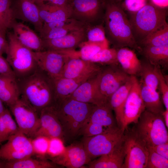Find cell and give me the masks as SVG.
Masks as SVG:
<instances>
[{"label": "cell", "mask_w": 168, "mask_h": 168, "mask_svg": "<svg viewBox=\"0 0 168 168\" xmlns=\"http://www.w3.org/2000/svg\"><path fill=\"white\" fill-rule=\"evenodd\" d=\"M150 0H124L119 3L123 9L128 12H136L145 6Z\"/></svg>", "instance_id": "44"}, {"label": "cell", "mask_w": 168, "mask_h": 168, "mask_svg": "<svg viewBox=\"0 0 168 168\" xmlns=\"http://www.w3.org/2000/svg\"><path fill=\"white\" fill-rule=\"evenodd\" d=\"M87 27L71 32L60 38L42 40L43 49L58 51L74 50L86 41Z\"/></svg>", "instance_id": "19"}, {"label": "cell", "mask_w": 168, "mask_h": 168, "mask_svg": "<svg viewBox=\"0 0 168 168\" xmlns=\"http://www.w3.org/2000/svg\"><path fill=\"white\" fill-rule=\"evenodd\" d=\"M163 119L166 125V126L168 129V110L165 109V111L162 114Z\"/></svg>", "instance_id": "51"}, {"label": "cell", "mask_w": 168, "mask_h": 168, "mask_svg": "<svg viewBox=\"0 0 168 168\" xmlns=\"http://www.w3.org/2000/svg\"><path fill=\"white\" fill-rule=\"evenodd\" d=\"M64 21H56L43 23L42 26L39 32L41 38L49 31L55 28L62 27L66 25L70 20Z\"/></svg>", "instance_id": "45"}, {"label": "cell", "mask_w": 168, "mask_h": 168, "mask_svg": "<svg viewBox=\"0 0 168 168\" xmlns=\"http://www.w3.org/2000/svg\"><path fill=\"white\" fill-rule=\"evenodd\" d=\"M138 51L151 63L159 67L167 68L168 65V44L140 48Z\"/></svg>", "instance_id": "29"}, {"label": "cell", "mask_w": 168, "mask_h": 168, "mask_svg": "<svg viewBox=\"0 0 168 168\" xmlns=\"http://www.w3.org/2000/svg\"><path fill=\"white\" fill-rule=\"evenodd\" d=\"M6 109L3 105L2 101L0 99V115L4 112Z\"/></svg>", "instance_id": "52"}, {"label": "cell", "mask_w": 168, "mask_h": 168, "mask_svg": "<svg viewBox=\"0 0 168 168\" xmlns=\"http://www.w3.org/2000/svg\"><path fill=\"white\" fill-rule=\"evenodd\" d=\"M145 110L141 94V84L137 77L133 76L132 87L125 104L121 129L124 132L130 124H136Z\"/></svg>", "instance_id": "15"}, {"label": "cell", "mask_w": 168, "mask_h": 168, "mask_svg": "<svg viewBox=\"0 0 168 168\" xmlns=\"http://www.w3.org/2000/svg\"><path fill=\"white\" fill-rule=\"evenodd\" d=\"M53 104L62 126L64 139L69 140L79 136L95 105L69 97Z\"/></svg>", "instance_id": "3"}, {"label": "cell", "mask_w": 168, "mask_h": 168, "mask_svg": "<svg viewBox=\"0 0 168 168\" xmlns=\"http://www.w3.org/2000/svg\"><path fill=\"white\" fill-rule=\"evenodd\" d=\"M149 147L158 154L168 159V142Z\"/></svg>", "instance_id": "47"}, {"label": "cell", "mask_w": 168, "mask_h": 168, "mask_svg": "<svg viewBox=\"0 0 168 168\" xmlns=\"http://www.w3.org/2000/svg\"><path fill=\"white\" fill-rule=\"evenodd\" d=\"M40 17L43 23L56 21H66L71 18V12L68 4L59 6L49 2L37 5Z\"/></svg>", "instance_id": "23"}, {"label": "cell", "mask_w": 168, "mask_h": 168, "mask_svg": "<svg viewBox=\"0 0 168 168\" xmlns=\"http://www.w3.org/2000/svg\"><path fill=\"white\" fill-rule=\"evenodd\" d=\"M154 5L162 8H168V0H150Z\"/></svg>", "instance_id": "49"}, {"label": "cell", "mask_w": 168, "mask_h": 168, "mask_svg": "<svg viewBox=\"0 0 168 168\" xmlns=\"http://www.w3.org/2000/svg\"><path fill=\"white\" fill-rule=\"evenodd\" d=\"M103 23L106 38L113 48L126 47L138 51L128 17L119 3L106 1Z\"/></svg>", "instance_id": "1"}, {"label": "cell", "mask_w": 168, "mask_h": 168, "mask_svg": "<svg viewBox=\"0 0 168 168\" xmlns=\"http://www.w3.org/2000/svg\"><path fill=\"white\" fill-rule=\"evenodd\" d=\"M90 61L98 65L106 66L119 65L117 49L114 48H108L103 49L95 54Z\"/></svg>", "instance_id": "38"}, {"label": "cell", "mask_w": 168, "mask_h": 168, "mask_svg": "<svg viewBox=\"0 0 168 168\" xmlns=\"http://www.w3.org/2000/svg\"><path fill=\"white\" fill-rule=\"evenodd\" d=\"M156 71L159 82V87L162 96V100L166 110H168V84L162 73L161 68L156 66Z\"/></svg>", "instance_id": "43"}, {"label": "cell", "mask_w": 168, "mask_h": 168, "mask_svg": "<svg viewBox=\"0 0 168 168\" xmlns=\"http://www.w3.org/2000/svg\"><path fill=\"white\" fill-rule=\"evenodd\" d=\"M107 40L102 42L90 43L86 41L79 46L78 51L74 50L67 51L66 53L69 56L77 57L86 61H90L92 58L100 51L109 48Z\"/></svg>", "instance_id": "31"}, {"label": "cell", "mask_w": 168, "mask_h": 168, "mask_svg": "<svg viewBox=\"0 0 168 168\" xmlns=\"http://www.w3.org/2000/svg\"><path fill=\"white\" fill-rule=\"evenodd\" d=\"M0 148V158L6 161H14L34 155L30 138L20 130Z\"/></svg>", "instance_id": "13"}, {"label": "cell", "mask_w": 168, "mask_h": 168, "mask_svg": "<svg viewBox=\"0 0 168 168\" xmlns=\"http://www.w3.org/2000/svg\"><path fill=\"white\" fill-rule=\"evenodd\" d=\"M40 127L34 137L43 136L49 138L58 137L64 141L62 126L53 104L42 109L39 112Z\"/></svg>", "instance_id": "16"}, {"label": "cell", "mask_w": 168, "mask_h": 168, "mask_svg": "<svg viewBox=\"0 0 168 168\" xmlns=\"http://www.w3.org/2000/svg\"><path fill=\"white\" fill-rule=\"evenodd\" d=\"M0 74L16 77L13 71L6 59L1 55H0Z\"/></svg>", "instance_id": "46"}, {"label": "cell", "mask_w": 168, "mask_h": 168, "mask_svg": "<svg viewBox=\"0 0 168 168\" xmlns=\"http://www.w3.org/2000/svg\"><path fill=\"white\" fill-rule=\"evenodd\" d=\"M168 44V24L159 28L148 36L138 45L139 48L145 46L163 45Z\"/></svg>", "instance_id": "35"}, {"label": "cell", "mask_w": 168, "mask_h": 168, "mask_svg": "<svg viewBox=\"0 0 168 168\" xmlns=\"http://www.w3.org/2000/svg\"><path fill=\"white\" fill-rule=\"evenodd\" d=\"M70 0H45L53 4L59 6H66L68 4Z\"/></svg>", "instance_id": "50"}, {"label": "cell", "mask_w": 168, "mask_h": 168, "mask_svg": "<svg viewBox=\"0 0 168 168\" xmlns=\"http://www.w3.org/2000/svg\"><path fill=\"white\" fill-rule=\"evenodd\" d=\"M105 0H70L71 18L86 26L103 22Z\"/></svg>", "instance_id": "10"}, {"label": "cell", "mask_w": 168, "mask_h": 168, "mask_svg": "<svg viewBox=\"0 0 168 168\" xmlns=\"http://www.w3.org/2000/svg\"><path fill=\"white\" fill-rule=\"evenodd\" d=\"M19 131L18 126L11 113L6 109L0 115V144Z\"/></svg>", "instance_id": "33"}, {"label": "cell", "mask_w": 168, "mask_h": 168, "mask_svg": "<svg viewBox=\"0 0 168 168\" xmlns=\"http://www.w3.org/2000/svg\"><path fill=\"white\" fill-rule=\"evenodd\" d=\"M141 67L139 73L141 78V83L157 90L159 87V82L156 71V67L145 58L140 60Z\"/></svg>", "instance_id": "32"}, {"label": "cell", "mask_w": 168, "mask_h": 168, "mask_svg": "<svg viewBox=\"0 0 168 168\" xmlns=\"http://www.w3.org/2000/svg\"><path fill=\"white\" fill-rule=\"evenodd\" d=\"M55 164L68 168H82L91 160L82 142H77L66 147L61 155L50 159Z\"/></svg>", "instance_id": "18"}, {"label": "cell", "mask_w": 168, "mask_h": 168, "mask_svg": "<svg viewBox=\"0 0 168 168\" xmlns=\"http://www.w3.org/2000/svg\"><path fill=\"white\" fill-rule=\"evenodd\" d=\"M65 148L64 141L62 139L58 137L49 138L46 156L50 159L58 157L64 153Z\"/></svg>", "instance_id": "41"}, {"label": "cell", "mask_w": 168, "mask_h": 168, "mask_svg": "<svg viewBox=\"0 0 168 168\" xmlns=\"http://www.w3.org/2000/svg\"><path fill=\"white\" fill-rule=\"evenodd\" d=\"M10 0H0V30L6 33L15 21Z\"/></svg>", "instance_id": "37"}, {"label": "cell", "mask_w": 168, "mask_h": 168, "mask_svg": "<svg viewBox=\"0 0 168 168\" xmlns=\"http://www.w3.org/2000/svg\"><path fill=\"white\" fill-rule=\"evenodd\" d=\"M86 42H100L107 40L103 22L97 25L88 26L86 30Z\"/></svg>", "instance_id": "39"}, {"label": "cell", "mask_w": 168, "mask_h": 168, "mask_svg": "<svg viewBox=\"0 0 168 168\" xmlns=\"http://www.w3.org/2000/svg\"><path fill=\"white\" fill-rule=\"evenodd\" d=\"M134 127L147 147L168 142V129L162 115L154 114L145 110Z\"/></svg>", "instance_id": "5"}, {"label": "cell", "mask_w": 168, "mask_h": 168, "mask_svg": "<svg viewBox=\"0 0 168 168\" xmlns=\"http://www.w3.org/2000/svg\"><path fill=\"white\" fill-rule=\"evenodd\" d=\"M0 158V168H3V163L1 162Z\"/></svg>", "instance_id": "55"}, {"label": "cell", "mask_w": 168, "mask_h": 168, "mask_svg": "<svg viewBox=\"0 0 168 168\" xmlns=\"http://www.w3.org/2000/svg\"><path fill=\"white\" fill-rule=\"evenodd\" d=\"M133 76L110 96L109 101L115 114L118 127L121 129L123 122L124 110L127 98L132 87Z\"/></svg>", "instance_id": "24"}, {"label": "cell", "mask_w": 168, "mask_h": 168, "mask_svg": "<svg viewBox=\"0 0 168 168\" xmlns=\"http://www.w3.org/2000/svg\"><path fill=\"white\" fill-rule=\"evenodd\" d=\"M86 26L84 24L71 18L64 26L49 31L41 38L42 40H47L60 38L71 32Z\"/></svg>", "instance_id": "36"}, {"label": "cell", "mask_w": 168, "mask_h": 168, "mask_svg": "<svg viewBox=\"0 0 168 168\" xmlns=\"http://www.w3.org/2000/svg\"><path fill=\"white\" fill-rule=\"evenodd\" d=\"M113 112L109 101L95 105L79 136L91 137L119 128Z\"/></svg>", "instance_id": "7"}, {"label": "cell", "mask_w": 168, "mask_h": 168, "mask_svg": "<svg viewBox=\"0 0 168 168\" xmlns=\"http://www.w3.org/2000/svg\"><path fill=\"white\" fill-rule=\"evenodd\" d=\"M106 1L109 2H111L116 3H119L122 2V1L124 0H105Z\"/></svg>", "instance_id": "53"}, {"label": "cell", "mask_w": 168, "mask_h": 168, "mask_svg": "<svg viewBox=\"0 0 168 168\" xmlns=\"http://www.w3.org/2000/svg\"><path fill=\"white\" fill-rule=\"evenodd\" d=\"M33 1L35 2L36 3L38 4L44 2L45 0H32Z\"/></svg>", "instance_id": "54"}, {"label": "cell", "mask_w": 168, "mask_h": 168, "mask_svg": "<svg viewBox=\"0 0 168 168\" xmlns=\"http://www.w3.org/2000/svg\"><path fill=\"white\" fill-rule=\"evenodd\" d=\"M140 84L141 94L145 110L154 114L162 115L165 109L159 92L157 90L141 83Z\"/></svg>", "instance_id": "30"}, {"label": "cell", "mask_w": 168, "mask_h": 168, "mask_svg": "<svg viewBox=\"0 0 168 168\" xmlns=\"http://www.w3.org/2000/svg\"><path fill=\"white\" fill-rule=\"evenodd\" d=\"M12 28L14 36L22 45L33 51L43 50L42 39L29 26L15 21Z\"/></svg>", "instance_id": "21"}, {"label": "cell", "mask_w": 168, "mask_h": 168, "mask_svg": "<svg viewBox=\"0 0 168 168\" xmlns=\"http://www.w3.org/2000/svg\"><path fill=\"white\" fill-rule=\"evenodd\" d=\"M124 158L123 139L122 142L112 151L90 161L87 164V167L122 168Z\"/></svg>", "instance_id": "25"}, {"label": "cell", "mask_w": 168, "mask_h": 168, "mask_svg": "<svg viewBox=\"0 0 168 168\" xmlns=\"http://www.w3.org/2000/svg\"><path fill=\"white\" fill-rule=\"evenodd\" d=\"M37 67L52 81L61 77L68 57L62 52L51 50L33 51Z\"/></svg>", "instance_id": "14"}, {"label": "cell", "mask_w": 168, "mask_h": 168, "mask_svg": "<svg viewBox=\"0 0 168 168\" xmlns=\"http://www.w3.org/2000/svg\"><path fill=\"white\" fill-rule=\"evenodd\" d=\"M90 78H68L61 77L52 81L54 88L53 102L68 97L81 84Z\"/></svg>", "instance_id": "27"}, {"label": "cell", "mask_w": 168, "mask_h": 168, "mask_svg": "<svg viewBox=\"0 0 168 168\" xmlns=\"http://www.w3.org/2000/svg\"><path fill=\"white\" fill-rule=\"evenodd\" d=\"M124 158L122 168H146L148 147L137 133L135 127H128L124 131Z\"/></svg>", "instance_id": "8"}, {"label": "cell", "mask_w": 168, "mask_h": 168, "mask_svg": "<svg viewBox=\"0 0 168 168\" xmlns=\"http://www.w3.org/2000/svg\"><path fill=\"white\" fill-rule=\"evenodd\" d=\"M6 33L0 30V55L6 53L8 46V41L5 37Z\"/></svg>", "instance_id": "48"}, {"label": "cell", "mask_w": 168, "mask_h": 168, "mask_svg": "<svg viewBox=\"0 0 168 168\" xmlns=\"http://www.w3.org/2000/svg\"><path fill=\"white\" fill-rule=\"evenodd\" d=\"M167 8L158 7L149 1L138 11L128 12L133 36L138 46L151 33L167 23Z\"/></svg>", "instance_id": "4"}, {"label": "cell", "mask_w": 168, "mask_h": 168, "mask_svg": "<svg viewBox=\"0 0 168 168\" xmlns=\"http://www.w3.org/2000/svg\"><path fill=\"white\" fill-rule=\"evenodd\" d=\"M13 10L15 19L29 22L36 30L40 31L43 23L40 16L38 7L32 0H19L16 9Z\"/></svg>", "instance_id": "22"}, {"label": "cell", "mask_w": 168, "mask_h": 168, "mask_svg": "<svg viewBox=\"0 0 168 168\" xmlns=\"http://www.w3.org/2000/svg\"><path fill=\"white\" fill-rule=\"evenodd\" d=\"M7 38L6 59L17 79H19L31 73L37 68L33 51L21 44L13 33H8Z\"/></svg>", "instance_id": "6"}, {"label": "cell", "mask_w": 168, "mask_h": 168, "mask_svg": "<svg viewBox=\"0 0 168 168\" xmlns=\"http://www.w3.org/2000/svg\"><path fill=\"white\" fill-rule=\"evenodd\" d=\"M30 139L34 154L44 158L46 156L49 138L40 136Z\"/></svg>", "instance_id": "40"}, {"label": "cell", "mask_w": 168, "mask_h": 168, "mask_svg": "<svg viewBox=\"0 0 168 168\" xmlns=\"http://www.w3.org/2000/svg\"><path fill=\"white\" fill-rule=\"evenodd\" d=\"M101 68L98 64L68 55L61 77L68 78H90L97 74Z\"/></svg>", "instance_id": "17"}, {"label": "cell", "mask_w": 168, "mask_h": 168, "mask_svg": "<svg viewBox=\"0 0 168 168\" xmlns=\"http://www.w3.org/2000/svg\"><path fill=\"white\" fill-rule=\"evenodd\" d=\"M119 65L106 66L97 74L99 91L107 100L130 78Z\"/></svg>", "instance_id": "12"}, {"label": "cell", "mask_w": 168, "mask_h": 168, "mask_svg": "<svg viewBox=\"0 0 168 168\" xmlns=\"http://www.w3.org/2000/svg\"><path fill=\"white\" fill-rule=\"evenodd\" d=\"M9 107L19 130L28 138H34L40 125L38 112L21 98Z\"/></svg>", "instance_id": "11"}, {"label": "cell", "mask_w": 168, "mask_h": 168, "mask_svg": "<svg viewBox=\"0 0 168 168\" xmlns=\"http://www.w3.org/2000/svg\"><path fill=\"white\" fill-rule=\"evenodd\" d=\"M117 49L118 62L122 69L130 76L139 75L141 62L134 51L126 47Z\"/></svg>", "instance_id": "28"}, {"label": "cell", "mask_w": 168, "mask_h": 168, "mask_svg": "<svg viewBox=\"0 0 168 168\" xmlns=\"http://www.w3.org/2000/svg\"><path fill=\"white\" fill-rule=\"evenodd\" d=\"M98 74L82 83L68 97L94 105H99L109 101L104 98L99 91Z\"/></svg>", "instance_id": "20"}, {"label": "cell", "mask_w": 168, "mask_h": 168, "mask_svg": "<svg viewBox=\"0 0 168 168\" xmlns=\"http://www.w3.org/2000/svg\"><path fill=\"white\" fill-rule=\"evenodd\" d=\"M147 147L149 153L146 168H168V159Z\"/></svg>", "instance_id": "42"}, {"label": "cell", "mask_w": 168, "mask_h": 168, "mask_svg": "<svg viewBox=\"0 0 168 168\" xmlns=\"http://www.w3.org/2000/svg\"><path fill=\"white\" fill-rule=\"evenodd\" d=\"M124 132L118 128L89 137H83L84 147L91 160L109 153L122 142Z\"/></svg>", "instance_id": "9"}, {"label": "cell", "mask_w": 168, "mask_h": 168, "mask_svg": "<svg viewBox=\"0 0 168 168\" xmlns=\"http://www.w3.org/2000/svg\"><path fill=\"white\" fill-rule=\"evenodd\" d=\"M3 167L6 168H51L56 166L45 159H36L31 157L21 160L3 163Z\"/></svg>", "instance_id": "34"}, {"label": "cell", "mask_w": 168, "mask_h": 168, "mask_svg": "<svg viewBox=\"0 0 168 168\" xmlns=\"http://www.w3.org/2000/svg\"><path fill=\"white\" fill-rule=\"evenodd\" d=\"M17 80L21 98L39 114L42 109L53 103V81L38 67L31 73Z\"/></svg>", "instance_id": "2"}, {"label": "cell", "mask_w": 168, "mask_h": 168, "mask_svg": "<svg viewBox=\"0 0 168 168\" xmlns=\"http://www.w3.org/2000/svg\"><path fill=\"white\" fill-rule=\"evenodd\" d=\"M20 92L16 77L0 74V99L9 107L20 98Z\"/></svg>", "instance_id": "26"}]
</instances>
